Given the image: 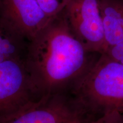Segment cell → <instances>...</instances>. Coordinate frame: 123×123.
Returning <instances> with one entry per match:
<instances>
[{
    "instance_id": "obj_1",
    "label": "cell",
    "mask_w": 123,
    "mask_h": 123,
    "mask_svg": "<svg viewBox=\"0 0 123 123\" xmlns=\"http://www.w3.org/2000/svg\"><path fill=\"white\" fill-rule=\"evenodd\" d=\"M77 39L64 9L29 41L24 58L37 98L69 91L97 59Z\"/></svg>"
},
{
    "instance_id": "obj_2",
    "label": "cell",
    "mask_w": 123,
    "mask_h": 123,
    "mask_svg": "<svg viewBox=\"0 0 123 123\" xmlns=\"http://www.w3.org/2000/svg\"><path fill=\"white\" fill-rule=\"evenodd\" d=\"M79 107L95 119L116 111L123 114V63L106 54L71 86Z\"/></svg>"
},
{
    "instance_id": "obj_3",
    "label": "cell",
    "mask_w": 123,
    "mask_h": 123,
    "mask_svg": "<svg viewBox=\"0 0 123 123\" xmlns=\"http://www.w3.org/2000/svg\"><path fill=\"white\" fill-rule=\"evenodd\" d=\"M96 120L79 107L69 91L33 100L0 116V123H91Z\"/></svg>"
},
{
    "instance_id": "obj_4",
    "label": "cell",
    "mask_w": 123,
    "mask_h": 123,
    "mask_svg": "<svg viewBox=\"0 0 123 123\" xmlns=\"http://www.w3.org/2000/svg\"><path fill=\"white\" fill-rule=\"evenodd\" d=\"M64 12L72 32L89 53L107 51L100 0H70Z\"/></svg>"
},
{
    "instance_id": "obj_5",
    "label": "cell",
    "mask_w": 123,
    "mask_h": 123,
    "mask_svg": "<svg viewBox=\"0 0 123 123\" xmlns=\"http://www.w3.org/2000/svg\"><path fill=\"white\" fill-rule=\"evenodd\" d=\"M37 99L24 59L0 62V116L14 111Z\"/></svg>"
},
{
    "instance_id": "obj_6",
    "label": "cell",
    "mask_w": 123,
    "mask_h": 123,
    "mask_svg": "<svg viewBox=\"0 0 123 123\" xmlns=\"http://www.w3.org/2000/svg\"><path fill=\"white\" fill-rule=\"evenodd\" d=\"M0 17L29 41L53 19L46 15L37 0H0Z\"/></svg>"
},
{
    "instance_id": "obj_7",
    "label": "cell",
    "mask_w": 123,
    "mask_h": 123,
    "mask_svg": "<svg viewBox=\"0 0 123 123\" xmlns=\"http://www.w3.org/2000/svg\"><path fill=\"white\" fill-rule=\"evenodd\" d=\"M107 51L105 54L123 63V0H100Z\"/></svg>"
},
{
    "instance_id": "obj_8",
    "label": "cell",
    "mask_w": 123,
    "mask_h": 123,
    "mask_svg": "<svg viewBox=\"0 0 123 123\" xmlns=\"http://www.w3.org/2000/svg\"><path fill=\"white\" fill-rule=\"evenodd\" d=\"M29 41L0 17V62L24 59Z\"/></svg>"
},
{
    "instance_id": "obj_9",
    "label": "cell",
    "mask_w": 123,
    "mask_h": 123,
    "mask_svg": "<svg viewBox=\"0 0 123 123\" xmlns=\"http://www.w3.org/2000/svg\"><path fill=\"white\" fill-rule=\"evenodd\" d=\"M70 0H37L49 18L55 17L65 9Z\"/></svg>"
},
{
    "instance_id": "obj_10",
    "label": "cell",
    "mask_w": 123,
    "mask_h": 123,
    "mask_svg": "<svg viewBox=\"0 0 123 123\" xmlns=\"http://www.w3.org/2000/svg\"><path fill=\"white\" fill-rule=\"evenodd\" d=\"M91 123H123V114L116 111L111 112Z\"/></svg>"
},
{
    "instance_id": "obj_11",
    "label": "cell",
    "mask_w": 123,
    "mask_h": 123,
    "mask_svg": "<svg viewBox=\"0 0 123 123\" xmlns=\"http://www.w3.org/2000/svg\"></svg>"
}]
</instances>
